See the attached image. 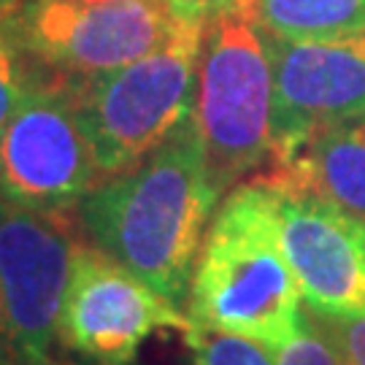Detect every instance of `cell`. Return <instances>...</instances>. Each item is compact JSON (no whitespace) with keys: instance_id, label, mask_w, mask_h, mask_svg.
Listing matches in <instances>:
<instances>
[{"instance_id":"cell-13","label":"cell","mask_w":365,"mask_h":365,"mask_svg":"<svg viewBox=\"0 0 365 365\" xmlns=\"http://www.w3.org/2000/svg\"><path fill=\"white\" fill-rule=\"evenodd\" d=\"M184 341L192 349V365H276L271 346L260 341L209 330L195 322L184 333Z\"/></svg>"},{"instance_id":"cell-11","label":"cell","mask_w":365,"mask_h":365,"mask_svg":"<svg viewBox=\"0 0 365 365\" xmlns=\"http://www.w3.org/2000/svg\"><path fill=\"white\" fill-rule=\"evenodd\" d=\"M271 170L365 220V119L317 130Z\"/></svg>"},{"instance_id":"cell-7","label":"cell","mask_w":365,"mask_h":365,"mask_svg":"<svg viewBox=\"0 0 365 365\" xmlns=\"http://www.w3.org/2000/svg\"><path fill=\"white\" fill-rule=\"evenodd\" d=\"M11 27L38 66L84 78L160 49L179 30V19L165 0H22Z\"/></svg>"},{"instance_id":"cell-4","label":"cell","mask_w":365,"mask_h":365,"mask_svg":"<svg viewBox=\"0 0 365 365\" xmlns=\"http://www.w3.org/2000/svg\"><path fill=\"white\" fill-rule=\"evenodd\" d=\"M195 117L222 192L274 160L271 57L260 27L238 9L206 25Z\"/></svg>"},{"instance_id":"cell-6","label":"cell","mask_w":365,"mask_h":365,"mask_svg":"<svg viewBox=\"0 0 365 365\" xmlns=\"http://www.w3.org/2000/svg\"><path fill=\"white\" fill-rule=\"evenodd\" d=\"M98 182L71 81L41 66L0 133V197L41 214H73Z\"/></svg>"},{"instance_id":"cell-16","label":"cell","mask_w":365,"mask_h":365,"mask_svg":"<svg viewBox=\"0 0 365 365\" xmlns=\"http://www.w3.org/2000/svg\"><path fill=\"white\" fill-rule=\"evenodd\" d=\"M312 314L330 333V339L339 344L341 352L349 357V363L365 365V314H357V317H327V314L317 312Z\"/></svg>"},{"instance_id":"cell-15","label":"cell","mask_w":365,"mask_h":365,"mask_svg":"<svg viewBox=\"0 0 365 365\" xmlns=\"http://www.w3.org/2000/svg\"><path fill=\"white\" fill-rule=\"evenodd\" d=\"M274 357L276 365H352L309 309L298 330L274 349Z\"/></svg>"},{"instance_id":"cell-8","label":"cell","mask_w":365,"mask_h":365,"mask_svg":"<svg viewBox=\"0 0 365 365\" xmlns=\"http://www.w3.org/2000/svg\"><path fill=\"white\" fill-rule=\"evenodd\" d=\"M192 327L190 314L95 244H78L60 314V344L101 365H128L155 330Z\"/></svg>"},{"instance_id":"cell-9","label":"cell","mask_w":365,"mask_h":365,"mask_svg":"<svg viewBox=\"0 0 365 365\" xmlns=\"http://www.w3.org/2000/svg\"><path fill=\"white\" fill-rule=\"evenodd\" d=\"M262 33V30H260ZM274 71V160L309 135L365 119V33L282 38L262 33Z\"/></svg>"},{"instance_id":"cell-14","label":"cell","mask_w":365,"mask_h":365,"mask_svg":"<svg viewBox=\"0 0 365 365\" xmlns=\"http://www.w3.org/2000/svg\"><path fill=\"white\" fill-rule=\"evenodd\" d=\"M38 71L41 66L27 54L19 36L14 33L11 16L0 19V133L14 117Z\"/></svg>"},{"instance_id":"cell-12","label":"cell","mask_w":365,"mask_h":365,"mask_svg":"<svg viewBox=\"0 0 365 365\" xmlns=\"http://www.w3.org/2000/svg\"><path fill=\"white\" fill-rule=\"evenodd\" d=\"M262 33L282 38H341L365 33V0H241Z\"/></svg>"},{"instance_id":"cell-3","label":"cell","mask_w":365,"mask_h":365,"mask_svg":"<svg viewBox=\"0 0 365 365\" xmlns=\"http://www.w3.org/2000/svg\"><path fill=\"white\" fill-rule=\"evenodd\" d=\"M203 33L206 25L179 22L160 49L130 66L98 76H68L101 179L141 163L195 114Z\"/></svg>"},{"instance_id":"cell-5","label":"cell","mask_w":365,"mask_h":365,"mask_svg":"<svg viewBox=\"0 0 365 365\" xmlns=\"http://www.w3.org/2000/svg\"><path fill=\"white\" fill-rule=\"evenodd\" d=\"M78 227L73 214H41L0 197V365H57Z\"/></svg>"},{"instance_id":"cell-1","label":"cell","mask_w":365,"mask_h":365,"mask_svg":"<svg viewBox=\"0 0 365 365\" xmlns=\"http://www.w3.org/2000/svg\"><path fill=\"white\" fill-rule=\"evenodd\" d=\"M222 195L192 114L141 163L95 184L78 203V225L95 247L184 309Z\"/></svg>"},{"instance_id":"cell-10","label":"cell","mask_w":365,"mask_h":365,"mask_svg":"<svg viewBox=\"0 0 365 365\" xmlns=\"http://www.w3.org/2000/svg\"><path fill=\"white\" fill-rule=\"evenodd\" d=\"M262 176L274 190L282 244L303 306L327 317L365 314V220L274 170Z\"/></svg>"},{"instance_id":"cell-19","label":"cell","mask_w":365,"mask_h":365,"mask_svg":"<svg viewBox=\"0 0 365 365\" xmlns=\"http://www.w3.org/2000/svg\"><path fill=\"white\" fill-rule=\"evenodd\" d=\"M84 3H122V0H84Z\"/></svg>"},{"instance_id":"cell-2","label":"cell","mask_w":365,"mask_h":365,"mask_svg":"<svg viewBox=\"0 0 365 365\" xmlns=\"http://www.w3.org/2000/svg\"><path fill=\"white\" fill-rule=\"evenodd\" d=\"M200 327L247 336L276 349L303 322V292L282 244L265 176L235 184L211 217L187 298Z\"/></svg>"},{"instance_id":"cell-17","label":"cell","mask_w":365,"mask_h":365,"mask_svg":"<svg viewBox=\"0 0 365 365\" xmlns=\"http://www.w3.org/2000/svg\"><path fill=\"white\" fill-rule=\"evenodd\" d=\"M241 0H165V6L179 22H197V25H209L211 19H217L222 14L235 11Z\"/></svg>"},{"instance_id":"cell-18","label":"cell","mask_w":365,"mask_h":365,"mask_svg":"<svg viewBox=\"0 0 365 365\" xmlns=\"http://www.w3.org/2000/svg\"><path fill=\"white\" fill-rule=\"evenodd\" d=\"M19 6H22V0H0V19L14 16V14L19 11Z\"/></svg>"}]
</instances>
